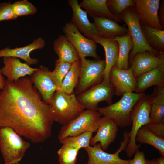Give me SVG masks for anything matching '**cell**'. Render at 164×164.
Instances as JSON below:
<instances>
[{
	"instance_id": "obj_1",
	"label": "cell",
	"mask_w": 164,
	"mask_h": 164,
	"mask_svg": "<svg viewBox=\"0 0 164 164\" xmlns=\"http://www.w3.org/2000/svg\"><path fill=\"white\" fill-rule=\"evenodd\" d=\"M54 121L49 105L43 101L30 77L14 82L5 80L0 93V128H11L37 143L51 136Z\"/></svg>"
},
{
	"instance_id": "obj_2",
	"label": "cell",
	"mask_w": 164,
	"mask_h": 164,
	"mask_svg": "<svg viewBox=\"0 0 164 164\" xmlns=\"http://www.w3.org/2000/svg\"><path fill=\"white\" fill-rule=\"evenodd\" d=\"M48 104L54 121L62 125L69 123L85 109L78 101L74 93L67 94L60 89L56 91Z\"/></svg>"
},
{
	"instance_id": "obj_3",
	"label": "cell",
	"mask_w": 164,
	"mask_h": 164,
	"mask_svg": "<svg viewBox=\"0 0 164 164\" xmlns=\"http://www.w3.org/2000/svg\"><path fill=\"white\" fill-rule=\"evenodd\" d=\"M144 93H126L118 101L107 106L98 108L101 116L107 117L118 126L125 128L132 125L130 115L133 108Z\"/></svg>"
},
{
	"instance_id": "obj_4",
	"label": "cell",
	"mask_w": 164,
	"mask_h": 164,
	"mask_svg": "<svg viewBox=\"0 0 164 164\" xmlns=\"http://www.w3.org/2000/svg\"><path fill=\"white\" fill-rule=\"evenodd\" d=\"M30 146L11 128H0V149L5 164H18Z\"/></svg>"
},
{
	"instance_id": "obj_5",
	"label": "cell",
	"mask_w": 164,
	"mask_h": 164,
	"mask_svg": "<svg viewBox=\"0 0 164 164\" xmlns=\"http://www.w3.org/2000/svg\"><path fill=\"white\" fill-rule=\"evenodd\" d=\"M152 104L150 95L144 93L134 106L131 112L130 118L132 127L129 132V142L125 149L127 156L131 157L140 147L135 140L138 130L149 122L150 114Z\"/></svg>"
},
{
	"instance_id": "obj_6",
	"label": "cell",
	"mask_w": 164,
	"mask_h": 164,
	"mask_svg": "<svg viewBox=\"0 0 164 164\" xmlns=\"http://www.w3.org/2000/svg\"><path fill=\"white\" fill-rule=\"evenodd\" d=\"M118 17L127 25L128 32L131 37L133 46L129 56V62L136 53L149 51L159 56L161 52L151 48L147 42L141 27L139 17L135 7L128 8L122 12Z\"/></svg>"
},
{
	"instance_id": "obj_7",
	"label": "cell",
	"mask_w": 164,
	"mask_h": 164,
	"mask_svg": "<svg viewBox=\"0 0 164 164\" xmlns=\"http://www.w3.org/2000/svg\"><path fill=\"white\" fill-rule=\"evenodd\" d=\"M101 115L97 110L86 109L65 125H62L58 133L59 141L66 137L79 135L86 132H96Z\"/></svg>"
},
{
	"instance_id": "obj_8",
	"label": "cell",
	"mask_w": 164,
	"mask_h": 164,
	"mask_svg": "<svg viewBox=\"0 0 164 164\" xmlns=\"http://www.w3.org/2000/svg\"><path fill=\"white\" fill-rule=\"evenodd\" d=\"M81 66L78 84L75 89L76 96L98 84L103 80L105 66L104 60L80 59Z\"/></svg>"
},
{
	"instance_id": "obj_9",
	"label": "cell",
	"mask_w": 164,
	"mask_h": 164,
	"mask_svg": "<svg viewBox=\"0 0 164 164\" xmlns=\"http://www.w3.org/2000/svg\"><path fill=\"white\" fill-rule=\"evenodd\" d=\"M115 89L110 82L104 80L83 93L76 96L80 103L87 109L97 110L99 103L105 101L108 105L112 104Z\"/></svg>"
},
{
	"instance_id": "obj_10",
	"label": "cell",
	"mask_w": 164,
	"mask_h": 164,
	"mask_svg": "<svg viewBox=\"0 0 164 164\" xmlns=\"http://www.w3.org/2000/svg\"><path fill=\"white\" fill-rule=\"evenodd\" d=\"M123 136V140L119 148L114 153L105 152L102 149L99 143L84 148L88 157L86 164H129V160L123 159L119 156L120 153L125 149L129 142V132L126 130Z\"/></svg>"
},
{
	"instance_id": "obj_11",
	"label": "cell",
	"mask_w": 164,
	"mask_h": 164,
	"mask_svg": "<svg viewBox=\"0 0 164 164\" xmlns=\"http://www.w3.org/2000/svg\"><path fill=\"white\" fill-rule=\"evenodd\" d=\"M63 30L64 35L77 51L80 59L88 56L100 59L97 52L96 43L83 35L71 21L65 24Z\"/></svg>"
},
{
	"instance_id": "obj_12",
	"label": "cell",
	"mask_w": 164,
	"mask_h": 164,
	"mask_svg": "<svg viewBox=\"0 0 164 164\" xmlns=\"http://www.w3.org/2000/svg\"><path fill=\"white\" fill-rule=\"evenodd\" d=\"M109 80L114 87L115 94L117 96H121L125 93L135 91L136 79L130 67L124 70L114 66L111 70Z\"/></svg>"
},
{
	"instance_id": "obj_13",
	"label": "cell",
	"mask_w": 164,
	"mask_h": 164,
	"mask_svg": "<svg viewBox=\"0 0 164 164\" xmlns=\"http://www.w3.org/2000/svg\"><path fill=\"white\" fill-rule=\"evenodd\" d=\"M135 8L141 25L163 30L159 19V0H135Z\"/></svg>"
},
{
	"instance_id": "obj_14",
	"label": "cell",
	"mask_w": 164,
	"mask_h": 164,
	"mask_svg": "<svg viewBox=\"0 0 164 164\" xmlns=\"http://www.w3.org/2000/svg\"><path fill=\"white\" fill-rule=\"evenodd\" d=\"M51 71L47 67L41 66L37 68L30 77L43 101L47 104L58 89L51 78Z\"/></svg>"
},
{
	"instance_id": "obj_15",
	"label": "cell",
	"mask_w": 164,
	"mask_h": 164,
	"mask_svg": "<svg viewBox=\"0 0 164 164\" xmlns=\"http://www.w3.org/2000/svg\"><path fill=\"white\" fill-rule=\"evenodd\" d=\"M118 127L114 122L109 118L105 117L101 118L96 133L92 137L90 145L93 146L99 142L102 149L106 150L115 141L117 137Z\"/></svg>"
},
{
	"instance_id": "obj_16",
	"label": "cell",
	"mask_w": 164,
	"mask_h": 164,
	"mask_svg": "<svg viewBox=\"0 0 164 164\" xmlns=\"http://www.w3.org/2000/svg\"><path fill=\"white\" fill-rule=\"evenodd\" d=\"M68 3L73 11L71 22L79 32L91 39L94 36H99L94 23L90 22L87 13L82 9L78 0H69Z\"/></svg>"
},
{
	"instance_id": "obj_17",
	"label": "cell",
	"mask_w": 164,
	"mask_h": 164,
	"mask_svg": "<svg viewBox=\"0 0 164 164\" xmlns=\"http://www.w3.org/2000/svg\"><path fill=\"white\" fill-rule=\"evenodd\" d=\"M164 57V52L159 56L149 51L136 53L130 62L133 75L136 78L142 74L155 68Z\"/></svg>"
},
{
	"instance_id": "obj_18",
	"label": "cell",
	"mask_w": 164,
	"mask_h": 164,
	"mask_svg": "<svg viewBox=\"0 0 164 164\" xmlns=\"http://www.w3.org/2000/svg\"><path fill=\"white\" fill-rule=\"evenodd\" d=\"M4 66L1 69L3 75L8 81L15 82L27 75L31 76L37 68H33L26 63H22L18 59L12 57L3 58Z\"/></svg>"
},
{
	"instance_id": "obj_19",
	"label": "cell",
	"mask_w": 164,
	"mask_h": 164,
	"mask_svg": "<svg viewBox=\"0 0 164 164\" xmlns=\"http://www.w3.org/2000/svg\"><path fill=\"white\" fill-rule=\"evenodd\" d=\"M45 40L41 37L35 39L31 43L24 47L11 49L7 47L0 50V57H12L23 60L30 66L37 64L38 59L31 58L30 53L34 50L41 49L45 46Z\"/></svg>"
},
{
	"instance_id": "obj_20",
	"label": "cell",
	"mask_w": 164,
	"mask_h": 164,
	"mask_svg": "<svg viewBox=\"0 0 164 164\" xmlns=\"http://www.w3.org/2000/svg\"><path fill=\"white\" fill-rule=\"evenodd\" d=\"M136 79V93H143L153 86L164 85V57L157 67L142 74Z\"/></svg>"
},
{
	"instance_id": "obj_21",
	"label": "cell",
	"mask_w": 164,
	"mask_h": 164,
	"mask_svg": "<svg viewBox=\"0 0 164 164\" xmlns=\"http://www.w3.org/2000/svg\"><path fill=\"white\" fill-rule=\"evenodd\" d=\"M92 39L102 46L105 55V66L103 80L110 82L109 76L111 68L115 65L117 60L119 46L118 42L113 38H105L94 36Z\"/></svg>"
},
{
	"instance_id": "obj_22",
	"label": "cell",
	"mask_w": 164,
	"mask_h": 164,
	"mask_svg": "<svg viewBox=\"0 0 164 164\" xmlns=\"http://www.w3.org/2000/svg\"><path fill=\"white\" fill-rule=\"evenodd\" d=\"M93 19L99 36L113 38L124 36L128 32V28L109 19L102 17Z\"/></svg>"
},
{
	"instance_id": "obj_23",
	"label": "cell",
	"mask_w": 164,
	"mask_h": 164,
	"mask_svg": "<svg viewBox=\"0 0 164 164\" xmlns=\"http://www.w3.org/2000/svg\"><path fill=\"white\" fill-rule=\"evenodd\" d=\"M53 48L59 61L72 64L80 60L77 51L64 35H59L54 40Z\"/></svg>"
},
{
	"instance_id": "obj_24",
	"label": "cell",
	"mask_w": 164,
	"mask_h": 164,
	"mask_svg": "<svg viewBox=\"0 0 164 164\" xmlns=\"http://www.w3.org/2000/svg\"><path fill=\"white\" fill-rule=\"evenodd\" d=\"M107 0H83L79 4L80 7L84 9L90 16L106 18L116 22L122 21L118 17L112 14L107 5Z\"/></svg>"
},
{
	"instance_id": "obj_25",
	"label": "cell",
	"mask_w": 164,
	"mask_h": 164,
	"mask_svg": "<svg viewBox=\"0 0 164 164\" xmlns=\"http://www.w3.org/2000/svg\"><path fill=\"white\" fill-rule=\"evenodd\" d=\"M150 95L152 104L149 123L164 121V85L156 86Z\"/></svg>"
},
{
	"instance_id": "obj_26",
	"label": "cell",
	"mask_w": 164,
	"mask_h": 164,
	"mask_svg": "<svg viewBox=\"0 0 164 164\" xmlns=\"http://www.w3.org/2000/svg\"><path fill=\"white\" fill-rule=\"evenodd\" d=\"M113 39L118 43L119 46L118 57L114 65L116 67L127 70L129 68V53L133 46L132 41L128 32L122 36H118Z\"/></svg>"
},
{
	"instance_id": "obj_27",
	"label": "cell",
	"mask_w": 164,
	"mask_h": 164,
	"mask_svg": "<svg viewBox=\"0 0 164 164\" xmlns=\"http://www.w3.org/2000/svg\"><path fill=\"white\" fill-rule=\"evenodd\" d=\"M80 60L72 63L63 79L60 89L67 94L74 93L79 80L81 69Z\"/></svg>"
},
{
	"instance_id": "obj_28",
	"label": "cell",
	"mask_w": 164,
	"mask_h": 164,
	"mask_svg": "<svg viewBox=\"0 0 164 164\" xmlns=\"http://www.w3.org/2000/svg\"><path fill=\"white\" fill-rule=\"evenodd\" d=\"M135 140L142 144L150 145L158 150L162 156L164 157V139L156 136L146 125L142 126L138 132Z\"/></svg>"
},
{
	"instance_id": "obj_29",
	"label": "cell",
	"mask_w": 164,
	"mask_h": 164,
	"mask_svg": "<svg viewBox=\"0 0 164 164\" xmlns=\"http://www.w3.org/2000/svg\"><path fill=\"white\" fill-rule=\"evenodd\" d=\"M145 39L149 45L159 52H164V31L141 25Z\"/></svg>"
},
{
	"instance_id": "obj_30",
	"label": "cell",
	"mask_w": 164,
	"mask_h": 164,
	"mask_svg": "<svg viewBox=\"0 0 164 164\" xmlns=\"http://www.w3.org/2000/svg\"><path fill=\"white\" fill-rule=\"evenodd\" d=\"M93 133L86 132L79 135L69 136L59 140L60 143L76 148L79 150L81 148L90 146V141L92 137Z\"/></svg>"
},
{
	"instance_id": "obj_31",
	"label": "cell",
	"mask_w": 164,
	"mask_h": 164,
	"mask_svg": "<svg viewBox=\"0 0 164 164\" xmlns=\"http://www.w3.org/2000/svg\"><path fill=\"white\" fill-rule=\"evenodd\" d=\"M79 150L70 146L62 145L57 152L60 164H76Z\"/></svg>"
},
{
	"instance_id": "obj_32",
	"label": "cell",
	"mask_w": 164,
	"mask_h": 164,
	"mask_svg": "<svg viewBox=\"0 0 164 164\" xmlns=\"http://www.w3.org/2000/svg\"><path fill=\"white\" fill-rule=\"evenodd\" d=\"M72 64L56 60L54 70L51 71L50 75L54 84L59 89L65 77L70 70Z\"/></svg>"
},
{
	"instance_id": "obj_33",
	"label": "cell",
	"mask_w": 164,
	"mask_h": 164,
	"mask_svg": "<svg viewBox=\"0 0 164 164\" xmlns=\"http://www.w3.org/2000/svg\"><path fill=\"white\" fill-rule=\"evenodd\" d=\"M12 9L18 17L28 15H32L37 11L36 7L27 0L16 1L12 4Z\"/></svg>"
},
{
	"instance_id": "obj_34",
	"label": "cell",
	"mask_w": 164,
	"mask_h": 164,
	"mask_svg": "<svg viewBox=\"0 0 164 164\" xmlns=\"http://www.w3.org/2000/svg\"><path fill=\"white\" fill-rule=\"evenodd\" d=\"M107 4L110 12L117 17L126 9L135 6L134 1L132 0H109Z\"/></svg>"
},
{
	"instance_id": "obj_35",
	"label": "cell",
	"mask_w": 164,
	"mask_h": 164,
	"mask_svg": "<svg viewBox=\"0 0 164 164\" xmlns=\"http://www.w3.org/2000/svg\"><path fill=\"white\" fill-rule=\"evenodd\" d=\"M11 6L12 4L10 2L0 3V21L17 18L12 10Z\"/></svg>"
},
{
	"instance_id": "obj_36",
	"label": "cell",
	"mask_w": 164,
	"mask_h": 164,
	"mask_svg": "<svg viewBox=\"0 0 164 164\" xmlns=\"http://www.w3.org/2000/svg\"><path fill=\"white\" fill-rule=\"evenodd\" d=\"M149 130L156 136L164 139V121L146 125Z\"/></svg>"
},
{
	"instance_id": "obj_37",
	"label": "cell",
	"mask_w": 164,
	"mask_h": 164,
	"mask_svg": "<svg viewBox=\"0 0 164 164\" xmlns=\"http://www.w3.org/2000/svg\"><path fill=\"white\" fill-rule=\"evenodd\" d=\"M134 154L133 159L129 160V164H146L144 152L138 149Z\"/></svg>"
},
{
	"instance_id": "obj_38",
	"label": "cell",
	"mask_w": 164,
	"mask_h": 164,
	"mask_svg": "<svg viewBox=\"0 0 164 164\" xmlns=\"http://www.w3.org/2000/svg\"><path fill=\"white\" fill-rule=\"evenodd\" d=\"M162 6L161 7L160 12H159V20L160 19V20L159 21L160 23L163 28V26L164 25V5L163 6V4H162Z\"/></svg>"
},
{
	"instance_id": "obj_39",
	"label": "cell",
	"mask_w": 164,
	"mask_h": 164,
	"mask_svg": "<svg viewBox=\"0 0 164 164\" xmlns=\"http://www.w3.org/2000/svg\"><path fill=\"white\" fill-rule=\"evenodd\" d=\"M5 85V79L3 76L0 68V93L4 88Z\"/></svg>"
},
{
	"instance_id": "obj_40",
	"label": "cell",
	"mask_w": 164,
	"mask_h": 164,
	"mask_svg": "<svg viewBox=\"0 0 164 164\" xmlns=\"http://www.w3.org/2000/svg\"><path fill=\"white\" fill-rule=\"evenodd\" d=\"M146 164H158L156 159L154 158L152 159L149 160L146 159Z\"/></svg>"
},
{
	"instance_id": "obj_41",
	"label": "cell",
	"mask_w": 164,
	"mask_h": 164,
	"mask_svg": "<svg viewBox=\"0 0 164 164\" xmlns=\"http://www.w3.org/2000/svg\"><path fill=\"white\" fill-rule=\"evenodd\" d=\"M156 160L158 164H164V157H160Z\"/></svg>"
}]
</instances>
